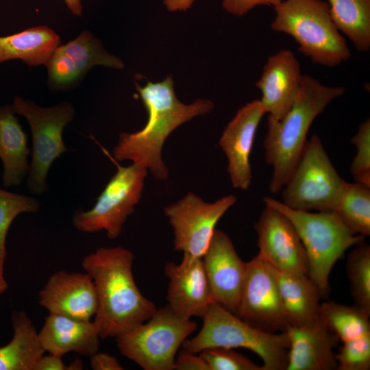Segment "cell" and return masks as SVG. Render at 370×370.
<instances>
[{
	"label": "cell",
	"instance_id": "26",
	"mask_svg": "<svg viewBox=\"0 0 370 370\" xmlns=\"http://www.w3.org/2000/svg\"><path fill=\"white\" fill-rule=\"evenodd\" d=\"M58 48L65 54L79 79L94 66L102 65L116 69L124 66L119 58L108 53L101 42L86 30Z\"/></svg>",
	"mask_w": 370,
	"mask_h": 370
},
{
	"label": "cell",
	"instance_id": "19",
	"mask_svg": "<svg viewBox=\"0 0 370 370\" xmlns=\"http://www.w3.org/2000/svg\"><path fill=\"white\" fill-rule=\"evenodd\" d=\"M289 339L286 370H334V348L340 341L319 319L309 326H288Z\"/></svg>",
	"mask_w": 370,
	"mask_h": 370
},
{
	"label": "cell",
	"instance_id": "32",
	"mask_svg": "<svg viewBox=\"0 0 370 370\" xmlns=\"http://www.w3.org/2000/svg\"><path fill=\"white\" fill-rule=\"evenodd\" d=\"M351 143L356 148L350 167L355 182L370 187V120L366 119L358 126Z\"/></svg>",
	"mask_w": 370,
	"mask_h": 370
},
{
	"label": "cell",
	"instance_id": "31",
	"mask_svg": "<svg viewBox=\"0 0 370 370\" xmlns=\"http://www.w3.org/2000/svg\"><path fill=\"white\" fill-rule=\"evenodd\" d=\"M336 369H370V334L343 342L336 354Z\"/></svg>",
	"mask_w": 370,
	"mask_h": 370
},
{
	"label": "cell",
	"instance_id": "28",
	"mask_svg": "<svg viewBox=\"0 0 370 370\" xmlns=\"http://www.w3.org/2000/svg\"><path fill=\"white\" fill-rule=\"evenodd\" d=\"M354 234L370 235V187L347 182L334 211Z\"/></svg>",
	"mask_w": 370,
	"mask_h": 370
},
{
	"label": "cell",
	"instance_id": "27",
	"mask_svg": "<svg viewBox=\"0 0 370 370\" xmlns=\"http://www.w3.org/2000/svg\"><path fill=\"white\" fill-rule=\"evenodd\" d=\"M370 314L356 306L321 304L319 318L342 342L370 334Z\"/></svg>",
	"mask_w": 370,
	"mask_h": 370
},
{
	"label": "cell",
	"instance_id": "12",
	"mask_svg": "<svg viewBox=\"0 0 370 370\" xmlns=\"http://www.w3.org/2000/svg\"><path fill=\"white\" fill-rule=\"evenodd\" d=\"M236 314L251 325L267 332H283L288 327L276 270L259 255L247 262Z\"/></svg>",
	"mask_w": 370,
	"mask_h": 370
},
{
	"label": "cell",
	"instance_id": "6",
	"mask_svg": "<svg viewBox=\"0 0 370 370\" xmlns=\"http://www.w3.org/2000/svg\"><path fill=\"white\" fill-rule=\"evenodd\" d=\"M202 319L201 330L184 341V349L197 354L210 347L245 348L262 359L264 370H286L289 347L286 331L258 329L216 302L209 306Z\"/></svg>",
	"mask_w": 370,
	"mask_h": 370
},
{
	"label": "cell",
	"instance_id": "14",
	"mask_svg": "<svg viewBox=\"0 0 370 370\" xmlns=\"http://www.w3.org/2000/svg\"><path fill=\"white\" fill-rule=\"evenodd\" d=\"M202 260L214 302L236 314L247 262L241 259L229 236L219 230Z\"/></svg>",
	"mask_w": 370,
	"mask_h": 370
},
{
	"label": "cell",
	"instance_id": "25",
	"mask_svg": "<svg viewBox=\"0 0 370 370\" xmlns=\"http://www.w3.org/2000/svg\"><path fill=\"white\" fill-rule=\"evenodd\" d=\"M339 32L360 52L370 49V0H328Z\"/></svg>",
	"mask_w": 370,
	"mask_h": 370
},
{
	"label": "cell",
	"instance_id": "33",
	"mask_svg": "<svg viewBox=\"0 0 370 370\" xmlns=\"http://www.w3.org/2000/svg\"><path fill=\"white\" fill-rule=\"evenodd\" d=\"M199 354L207 362L210 370H264L262 366L256 365L232 349L210 347Z\"/></svg>",
	"mask_w": 370,
	"mask_h": 370
},
{
	"label": "cell",
	"instance_id": "9",
	"mask_svg": "<svg viewBox=\"0 0 370 370\" xmlns=\"http://www.w3.org/2000/svg\"><path fill=\"white\" fill-rule=\"evenodd\" d=\"M16 114L27 121L32 137V161L27 176V187L33 195L47 191V177L53 162L69 150L62 139L65 126L72 121L75 108L62 101L51 107H40L16 97L12 105Z\"/></svg>",
	"mask_w": 370,
	"mask_h": 370
},
{
	"label": "cell",
	"instance_id": "13",
	"mask_svg": "<svg viewBox=\"0 0 370 370\" xmlns=\"http://www.w3.org/2000/svg\"><path fill=\"white\" fill-rule=\"evenodd\" d=\"M259 255L275 270L308 275L303 244L291 222L280 212L265 206L254 225Z\"/></svg>",
	"mask_w": 370,
	"mask_h": 370
},
{
	"label": "cell",
	"instance_id": "2",
	"mask_svg": "<svg viewBox=\"0 0 370 370\" xmlns=\"http://www.w3.org/2000/svg\"><path fill=\"white\" fill-rule=\"evenodd\" d=\"M135 84L148 119L140 130L121 133L112 154L118 161L130 160L149 170L156 180H165L169 170L162 160V149L166 139L184 123L210 112L214 105L205 99L183 103L176 97L170 76L162 82H148L144 86Z\"/></svg>",
	"mask_w": 370,
	"mask_h": 370
},
{
	"label": "cell",
	"instance_id": "10",
	"mask_svg": "<svg viewBox=\"0 0 370 370\" xmlns=\"http://www.w3.org/2000/svg\"><path fill=\"white\" fill-rule=\"evenodd\" d=\"M116 173L110 179L89 210H76L72 223L77 230L93 233L106 231L108 238H116L129 216L140 201L147 169L132 163L127 166L116 164Z\"/></svg>",
	"mask_w": 370,
	"mask_h": 370
},
{
	"label": "cell",
	"instance_id": "29",
	"mask_svg": "<svg viewBox=\"0 0 370 370\" xmlns=\"http://www.w3.org/2000/svg\"><path fill=\"white\" fill-rule=\"evenodd\" d=\"M40 208V202L36 197L0 189V295L5 292L8 286L4 269L7 256L5 241L10 227L18 215L36 213Z\"/></svg>",
	"mask_w": 370,
	"mask_h": 370
},
{
	"label": "cell",
	"instance_id": "30",
	"mask_svg": "<svg viewBox=\"0 0 370 370\" xmlns=\"http://www.w3.org/2000/svg\"><path fill=\"white\" fill-rule=\"evenodd\" d=\"M346 270L355 306L370 314V247L363 242L348 255Z\"/></svg>",
	"mask_w": 370,
	"mask_h": 370
},
{
	"label": "cell",
	"instance_id": "15",
	"mask_svg": "<svg viewBox=\"0 0 370 370\" xmlns=\"http://www.w3.org/2000/svg\"><path fill=\"white\" fill-rule=\"evenodd\" d=\"M265 114L260 99L248 102L236 112L219 139V146L227 159L230 180L235 188L247 190L250 186L249 158L258 127Z\"/></svg>",
	"mask_w": 370,
	"mask_h": 370
},
{
	"label": "cell",
	"instance_id": "24",
	"mask_svg": "<svg viewBox=\"0 0 370 370\" xmlns=\"http://www.w3.org/2000/svg\"><path fill=\"white\" fill-rule=\"evenodd\" d=\"M11 319L13 336L0 347V370H34L45 352L38 332L24 311L13 312Z\"/></svg>",
	"mask_w": 370,
	"mask_h": 370
},
{
	"label": "cell",
	"instance_id": "21",
	"mask_svg": "<svg viewBox=\"0 0 370 370\" xmlns=\"http://www.w3.org/2000/svg\"><path fill=\"white\" fill-rule=\"evenodd\" d=\"M288 326H309L319 319L320 291L308 275L276 270Z\"/></svg>",
	"mask_w": 370,
	"mask_h": 370
},
{
	"label": "cell",
	"instance_id": "23",
	"mask_svg": "<svg viewBox=\"0 0 370 370\" xmlns=\"http://www.w3.org/2000/svg\"><path fill=\"white\" fill-rule=\"evenodd\" d=\"M60 42L59 35L44 25L0 37V62L20 59L30 66L45 65Z\"/></svg>",
	"mask_w": 370,
	"mask_h": 370
},
{
	"label": "cell",
	"instance_id": "40",
	"mask_svg": "<svg viewBox=\"0 0 370 370\" xmlns=\"http://www.w3.org/2000/svg\"><path fill=\"white\" fill-rule=\"evenodd\" d=\"M69 366V370H81L83 369L82 361L79 359H75L73 362H71Z\"/></svg>",
	"mask_w": 370,
	"mask_h": 370
},
{
	"label": "cell",
	"instance_id": "18",
	"mask_svg": "<svg viewBox=\"0 0 370 370\" xmlns=\"http://www.w3.org/2000/svg\"><path fill=\"white\" fill-rule=\"evenodd\" d=\"M300 64L293 52L282 49L268 57L256 84L268 117L280 121L294 103L301 86Z\"/></svg>",
	"mask_w": 370,
	"mask_h": 370
},
{
	"label": "cell",
	"instance_id": "5",
	"mask_svg": "<svg viewBox=\"0 0 370 370\" xmlns=\"http://www.w3.org/2000/svg\"><path fill=\"white\" fill-rule=\"evenodd\" d=\"M274 10L271 29L292 36L299 51L312 63L334 67L350 58V50L332 19L328 2L283 0Z\"/></svg>",
	"mask_w": 370,
	"mask_h": 370
},
{
	"label": "cell",
	"instance_id": "39",
	"mask_svg": "<svg viewBox=\"0 0 370 370\" xmlns=\"http://www.w3.org/2000/svg\"><path fill=\"white\" fill-rule=\"evenodd\" d=\"M64 2L73 14L81 15L82 8L80 0H64Z\"/></svg>",
	"mask_w": 370,
	"mask_h": 370
},
{
	"label": "cell",
	"instance_id": "36",
	"mask_svg": "<svg viewBox=\"0 0 370 370\" xmlns=\"http://www.w3.org/2000/svg\"><path fill=\"white\" fill-rule=\"evenodd\" d=\"M90 365L93 370H123L124 368L113 356L104 352H96L90 356Z\"/></svg>",
	"mask_w": 370,
	"mask_h": 370
},
{
	"label": "cell",
	"instance_id": "34",
	"mask_svg": "<svg viewBox=\"0 0 370 370\" xmlns=\"http://www.w3.org/2000/svg\"><path fill=\"white\" fill-rule=\"evenodd\" d=\"M283 0H222V7L234 16H243L258 5H269L273 8Z\"/></svg>",
	"mask_w": 370,
	"mask_h": 370
},
{
	"label": "cell",
	"instance_id": "3",
	"mask_svg": "<svg viewBox=\"0 0 370 370\" xmlns=\"http://www.w3.org/2000/svg\"><path fill=\"white\" fill-rule=\"evenodd\" d=\"M345 91L343 86L323 85L316 78L303 74L299 91L287 113L280 121L267 118L263 146L264 160L273 169L269 184L271 193L280 192L291 175L314 120Z\"/></svg>",
	"mask_w": 370,
	"mask_h": 370
},
{
	"label": "cell",
	"instance_id": "8",
	"mask_svg": "<svg viewBox=\"0 0 370 370\" xmlns=\"http://www.w3.org/2000/svg\"><path fill=\"white\" fill-rule=\"evenodd\" d=\"M346 183L333 166L321 138L314 134L281 190L282 202L299 210L335 211Z\"/></svg>",
	"mask_w": 370,
	"mask_h": 370
},
{
	"label": "cell",
	"instance_id": "1",
	"mask_svg": "<svg viewBox=\"0 0 370 370\" xmlns=\"http://www.w3.org/2000/svg\"><path fill=\"white\" fill-rule=\"evenodd\" d=\"M134 259L130 250L117 246L100 247L82 260L96 289L98 306L93 321L101 338H116L148 320L157 310L135 282Z\"/></svg>",
	"mask_w": 370,
	"mask_h": 370
},
{
	"label": "cell",
	"instance_id": "35",
	"mask_svg": "<svg viewBox=\"0 0 370 370\" xmlns=\"http://www.w3.org/2000/svg\"><path fill=\"white\" fill-rule=\"evenodd\" d=\"M173 369L210 370V368L200 354L196 355V353L183 349L176 356Z\"/></svg>",
	"mask_w": 370,
	"mask_h": 370
},
{
	"label": "cell",
	"instance_id": "4",
	"mask_svg": "<svg viewBox=\"0 0 370 370\" xmlns=\"http://www.w3.org/2000/svg\"><path fill=\"white\" fill-rule=\"evenodd\" d=\"M263 202L282 213L293 225L306 251L308 277L322 296H327L333 266L349 247L363 242L365 236L352 232L334 211L295 210L271 197H264Z\"/></svg>",
	"mask_w": 370,
	"mask_h": 370
},
{
	"label": "cell",
	"instance_id": "22",
	"mask_svg": "<svg viewBox=\"0 0 370 370\" xmlns=\"http://www.w3.org/2000/svg\"><path fill=\"white\" fill-rule=\"evenodd\" d=\"M12 105L0 108V159L5 187L18 186L27 176V134L23 131Z\"/></svg>",
	"mask_w": 370,
	"mask_h": 370
},
{
	"label": "cell",
	"instance_id": "20",
	"mask_svg": "<svg viewBox=\"0 0 370 370\" xmlns=\"http://www.w3.org/2000/svg\"><path fill=\"white\" fill-rule=\"evenodd\" d=\"M45 352L62 356L74 352L91 356L99 351V330L90 320H80L63 315L49 314L38 332Z\"/></svg>",
	"mask_w": 370,
	"mask_h": 370
},
{
	"label": "cell",
	"instance_id": "17",
	"mask_svg": "<svg viewBox=\"0 0 370 370\" xmlns=\"http://www.w3.org/2000/svg\"><path fill=\"white\" fill-rule=\"evenodd\" d=\"M38 298L49 314L80 320H90L98 306L94 282L86 273H54L39 292Z\"/></svg>",
	"mask_w": 370,
	"mask_h": 370
},
{
	"label": "cell",
	"instance_id": "38",
	"mask_svg": "<svg viewBox=\"0 0 370 370\" xmlns=\"http://www.w3.org/2000/svg\"><path fill=\"white\" fill-rule=\"evenodd\" d=\"M195 0H163V4L170 12L186 11Z\"/></svg>",
	"mask_w": 370,
	"mask_h": 370
},
{
	"label": "cell",
	"instance_id": "7",
	"mask_svg": "<svg viewBox=\"0 0 370 370\" xmlns=\"http://www.w3.org/2000/svg\"><path fill=\"white\" fill-rule=\"evenodd\" d=\"M197 323L176 314L167 305L146 321L116 337L122 355L144 370H173L177 352Z\"/></svg>",
	"mask_w": 370,
	"mask_h": 370
},
{
	"label": "cell",
	"instance_id": "11",
	"mask_svg": "<svg viewBox=\"0 0 370 370\" xmlns=\"http://www.w3.org/2000/svg\"><path fill=\"white\" fill-rule=\"evenodd\" d=\"M233 195L214 202H206L188 192L183 198L164 209L173 231V249L202 258L211 242L215 227L224 214L236 203Z\"/></svg>",
	"mask_w": 370,
	"mask_h": 370
},
{
	"label": "cell",
	"instance_id": "37",
	"mask_svg": "<svg viewBox=\"0 0 370 370\" xmlns=\"http://www.w3.org/2000/svg\"><path fill=\"white\" fill-rule=\"evenodd\" d=\"M61 356L49 354L42 356L36 363L34 370H69Z\"/></svg>",
	"mask_w": 370,
	"mask_h": 370
},
{
	"label": "cell",
	"instance_id": "16",
	"mask_svg": "<svg viewBox=\"0 0 370 370\" xmlns=\"http://www.w3.org/2000/svg\"><path fill=\"white\" fill-rule=\"evenodd\" d=\"M164 271L170 308L184 319L202 318L214 302L202 258L183 254L180 263L169 262Z\"/></svg>",
	"mask_w": 370,
	"mask_h": 370
}]
</instances>
